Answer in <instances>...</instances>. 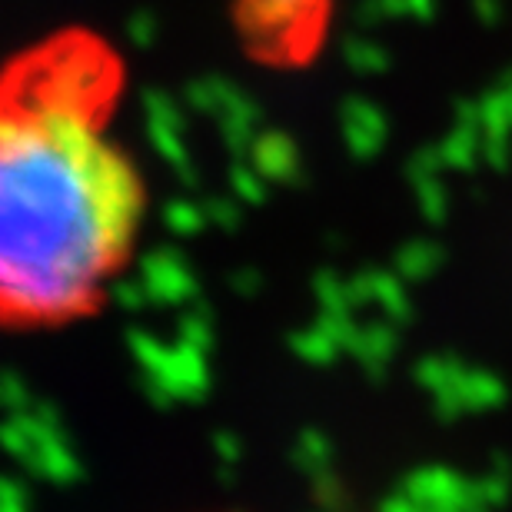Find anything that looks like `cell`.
<instances>
[{
    "label": "cell",
    "mask_w": 512,
    "mask_h": 512,
    "mask_svg": "<svg viewBox=\"0 0 512 512\" xmlns=\"http://www.w3.org/2000/svg\"><path fill=\"white\" fill-rule=\"evenodd\" d=\"M117 97V57L87 37L0 74V333L94 320L137 260L150 183L114 130Z\"/></svg>",
    "instance_id": "obj_1"
},
{
    "label": "cell",
    "mask_w": 512,
    "mask_h": 512,
    "mask_svg": "<svg viewBox=\"0 0 512 512\" xmlns=\"http://www.w3.org/2000/svg\"><path fill=\"white\" fill-rule=\"evenodd\" d=\"M333 0H237V24L266 67H303L320 54Z\"/></svg>",
    "instance_id": "obj_2"
}]
</instances>
